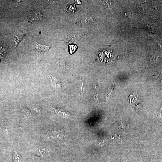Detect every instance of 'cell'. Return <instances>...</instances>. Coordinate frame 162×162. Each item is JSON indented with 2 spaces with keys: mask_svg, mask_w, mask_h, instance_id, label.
<instances>
[{
  "mask_svg": "<svg viewBox=\"0 0 162 162\" xmlns=\"http://www.w3.org/2000/svg\"><path fill=\"white\" fill-rule=\"evenodd\" d=\"M37 156L41 158H46L51 156L53 153L52 148L49 146H42L38 147L36 150Z\"/></svg>",
  "mask_w": 162,
  "mask_h": 162,
  "instance_id": "obj_1",
  "label": "cell"
},
{
  "mask_svg": "<svg viewBox=\"0 0 162 162\" xmlns=\"http://www.w3.org/2000/svg\"><path fill=\"white\" fill-rule=\"evenodd\" d=\"M42 18V14L40 11H33L30 13L28 20L30 22L35 24L41 21Z\"/></svg>",
  "mask_w": 162,
  "mask_h": 162,
  "instance_id": "obj_2",
  "label": "cell"
},
{
  "mask_svg": "<svg viewBox=\"0 0 162 162\" xmlns=\"http://www.w3.org/2000/svg\"><path fill=\"white\" fill-rule=\"evenodd\" d=\"M129 101L133 107L136 109L137 107L140 104L139 96L135 93H131L129 96Z\"/></svg>",
  "mask_w": 162,
  "mask_h": 162,
  "instance_id": "obj_3",
  "label": "cell"
},
{
  "mask_svg": "<svg viewBox=\"0 0 162 162\" xmlns=\"http://www.w3.org/2000/svg\"><path fill=\"white\" fill-rule=\"evenodd\" d=\"M56 114L58 116L63 118H67L70 116V113L65 110L59 108H53Z\"/></svg>",
  "mask_w": 162,
  "mask_h": 162,
  "instance_id": "obj_4",
  "label": "cell"
},
{
  "mask_svg": "<svg viewBox=\"0 0 162 162\" xmlns=\"http://www.w3.org/2000/svg\"><path fill=\"white\" fill-rule=\"evenodd\" d=\"M26 34V33L23 31L18 32L14 37V43L15 47L17 46Z\"/></svg>",
  "mask_w": 162,
  "mask_h": 162,
  "instance_id": "obj_5",
  "label": "cell"
},
{
  "mask_svg": "<svg viewBox=\"0 0 162 162\" xmlns=\"http://www.w3.org/2000/svg\"><path fill=\"white\" fill-rule=\"evenodd\" d=\"M34 46L35 49L40 52H42L49 51L51 47L49 46L40 44L36 42H34Z\"/></svg>",
  "mask_w": 162,
  "mask_h": 162,
  "instance_id": "obj_6",
  "label": "cell"
},
{
  "mask_svg": "<svg viewBox=\"0 0 162 162\" xmlns=\"http://www.w3.org/2000/svg\"><path fill=\"white\" fill-rule=\"evenodd\" d=\"M22 113L24 116L25 117L30 118L32 116V113L30 110L26 108L23 107L21 110Z\"/></svg>",
  "mask_w": 162,
  "mask_h": 162,
  "instance_id": "obj_7",
  "label": "cell"
},
{
  "mask_svg": "<svg viewBox=\"0 0 162 162\" xmlns=\"http://www.w3.org/2000/svg\"><path fill=\"white\" fill-rule=\"evenodd\" d=\"M13 158L14 162H21V157L15 150H14L13 153Z\"/></svg>",
  "mask_w": 162,
  "mask_h": 162,
  "instance_id": "obj_8",
  "label": "cell"
},
{
  "mask_svg": "<svg viewBox=\"0 0 162 162\" xmlns=\"http://www.w3.org/2000/svg\"><path fill=\"white\" fill-rule=\"evenodd\" d=\"M49 78H51V80H52L53 83L55 85H57L60 87H62V85L60 82L57 81L56 80L53 78L52 77L50 76Z\"/></svg>",
  "mask_w": 162,
  "mask_h": 162,
  "instance_id": "obj_9",
  "label": "cell"
},
{
  "mask_svg": "<svg viewBox=\"0 0 162 162\" xmlns=\"http://www.w3.org/2000/svg\"><path fill=\"white\" fill-rule=\"evenodd\" d=\"M33 111L36 113H39L40 112L41 109L39 106H38L34 105L32 107Z\"/></svg>",
  "mask_w": 162,
  "mask_h": 162,
  "instance_id": "obj_10",
  "label": "cell"
},
{
  "mask_svg": "<svg viewBox=\"0 0 162 162\" xmlns=\"http://www.w3.org/2000/svg\"><path fill=\"white\" fill-rule=\"evenodd\" d=\"M77 49V47L76 45H72L70 46V51L71 54L74 53Z\"/></svg>",
  "mask_w": 162,
  "mask_h": 162,
  "instance_id": "obj_11",
  "label": "cell"
},
{
  "mask_svg": "<svg viewBox=\"0 0 162 162\" xmlns=\"http://www.w3.org/2000/svg\"><path fill=\"white\" fill-rule=\"evenodd\" d=\"M125 14L128 18H132L133 16L132 12L129 11H126V12H125Z\"/></svg>",
  "mask_w": 162,
  "mask_h": 162,
  "instance_id": "obj_12",
  "label": "cell"
}]
</instances>
